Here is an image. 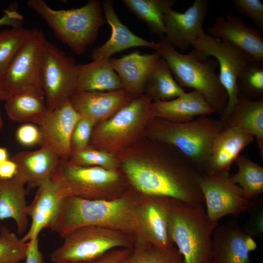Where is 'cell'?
Returning <instances> with one entry per match:
<instances>
[{
	"mask_svg": "<svg viewBox=\"0 0 263 263\" xmlns=\"http://www.w3.org/2000/svg\"><path fill=\"white\" fill-rule=\"evenodd\" d=\"M145 90L146 94L154 101L169 100L186 92L176 81L169 65L162 57L155 64Z\"/></svg>",
	"mask_w": 263,
	"mask_h": 263,
	"instance_id": "cell-30",
	"label": "cell"
},
{
	"mask_svg": "<svg viewBox=\"0 0 263 263\" xmlns=\"http://www.w3.org/2000/svg\"><path fill=\"white\" fill-rule=\"evenodd\" d=\"M239 95L254 100L263 99V63L251 60L243 69L237 80Z\"/></svg>",
	"mask_w": 263,
	"mask_h": 263,
	"instance_id": "cell-34",
	"label": "cell"
},
{
	"mask_svg": "<svg viewBox=\"0 0 263 263\" xmlns=\"http://www.w3.org/2000/svg\"><path fill=\"white\" fill-rule=\"evenodd\" d=\"M25 184L17 174L9 180H0V222L13 219L19 235L25 232L29 224Z\"/></svg>",
	"mask_w": 263,
	"mask_h": 263,
	"instance_id": "cell-26",
	"label": "cell"
},
{
	"mask_svg": "<svg viewBox=\"0 0 263 263\" xmlns=\"http://www.w3.org/2000/svg\"><path fill=\"white\" fill-rule=\"evenodd\" d=\"M223 127L220 119L207 115L184 123L153 118L146 132L151 140L176 149L202 173L208 162L213 140Z\"/></svg>",
	"mask_w": 263,
	"mask_h": 263,
	"instance_id": "cell-3",
	"label": "cell"
},
{
	"mask_svg": "<svg viewBox=\"0 0 263 263\" xmlns=\"http://www.w3.org/2000/svg\"><path fill=\"white\" fill-rule=\"evenodd\" d=\"M138 197V193L131 187L122 196L112 200L65 198L50 229L62 238L86 226L114 229L135 236L138 233L136 214Z\"/></svg>",
	"mask_w": 263,
	"mask_h": 263,
	"instance_id": "cell-2",
	"label": "cell"
},
{
	"mask_svg": "<svg viewBox=\"0 0 263 263\" xmlns=\"http://www.w3.org/2000/svg\"><path fill=\"white\" fill-rule=\"evenodd\" d=\"M78 65L73 57L46 39L40 77L47 109L58 108L75 93Z\"/></svg>",
	"mask_w": 263,
	"mask_h": 263,
	"instance_id": "cell-11",
	"label": "cell"
},
{
	"mask_svg": "<svg viewBox=\"0 0 263 263\" xmlns=\"http://www.w3.org/2000/svg\"><path fill=\"white\" fill-rule=\"evenodd\" d=\"M223 125L238 127L256 137L263 157V99L251 100L239 95L238 103Z\"/></svg>",
	"mask_w": 263,
	"mask_h": 263,
	"instance_id": "cell-29",
	"label": "cell"
},
{
	"mask_svg": "<svg viewBox=\"0 0 263 263\" xmlns=\"http://www.w3.org/2000/svg\"><path fill=\"white\" fill-rule=\"evenodd\" d=\"M63 199L51 179L38 186L34 199L27 206V214L31 223L21 238L23 241L27 242L38 238L43 229L51 227L58 215Z\"/></svg>",
	"mask_w": 263,
	"mask_h": 263,
	"instance_id": "cell-21",
	"label": "cell"
},
{
	"mask_svg": "<svg viewBox=\"0 0 263 263\" xmlns=\"http://www.w3.org/2000/svg\"><path fill=\"white\" fill-rule=\"evenodd\" d=\"M51 179L62 199L112 200L122 196L130 188L118 170L81 166L63 159H60Z\"/></svg>",
	"mask_w": 263,
	"mask_h": 263,
	"instance_id": "cell-7",
	"label": "cell"
},
{
	"mask_svg": "<svg viewBox=\"0 0 263 263\" xmlns=\"http://www.w3.org/2000/svg\"><path fill=\"white\" fill-rule=\"evenodd\" d=\"M8 153L6 148L0 147V164L8 159Z\"/></svg>",
	"mask_w": 263,
	"mask_h": 263,
	"instance_id": "cell-47",
	"label": "cell"
},
{
	"mask_svg": "<svg viewBox=\"0 0 263 263\" xmlns=\"http://www.w3.org/2000/svg\"><path fill=\"white\" fill-rule=\"evenodd\" d=\"M133 98L123 89L112 91L75 93L70 101L82 117L92 121L95 126L115 114Z\"/></svg>",
	"mask_w": 263,
	"mask_h": 263,
	"instance_id": "cell-18",
	"label": "cell"
},
{
	"mask_svg": "<svg viewBox=\"0 0 263 263\" xmlns=\"http://www.w3.org/2000/svg\"><path fill=\"white\" fill-rule=\"evenodd\" d=\"M171 199L138 194L136 214L138 235L150 244L163 248L174 246L169 233Z\"/></svg>",
	"mask_w": 263,
	"mask_h": 263,
	"instance_id": "cell-14",
	"label": "cell"
},
{
	"mask_svg": "<svg viewBox=\"0 0 263 263\" xmlns=\"http://www.w3.org/2000/svg\"><path fill=\"white\" fill-rule=\"evenodd\" d=\"M152 99L145 94L132 99L93 128L89 146L110 153L124 150L146 131L153 118Z\"/></svg>",
	"mask_w": 263,
	"mask_h": 263,
	"instance_id": "cell-8",
	"label": "cell"
},
{
	"mask_svg": "<svg viewBox=\"0 0 263 263\" xmlns=\"http://www.w3.org/2000/svg\"><path fill=\"white\" fill-rule=\"evenodd\" d=\"M26 5L45 21L56 38L78 55L95 41L99 29L106 22L99 0H90L80 7L66 10L53 9L43 0H29Z\"/></svg>",
	"mask_w": 263,
	"mask_h": 263,
	"instance_id": "cell-5",
	"label": "cell"
},
{
	"mask_svg": "<svg viewBox=\"0 0 263 263\" xmlns=\"http://www.w3.org/2000/svg\"><path fill=\"white\" fill-rule=\"evenodd\" d=\"M157 43L159 47L155 52L167 62L179 85L201 93L221 117L228 97L216 72L217 61L203 56L193 48L187 54L181 53L164 37Z\"/></svg>",
	"mask_w": 263,
	"mask_h": 263,
	"instance_id": "cell-4",
	"label": "cell"
},
{
	"mask_svg": "<svg viewBox=\"0 0 263 263\" xmlns=\"http://www.w3.org/2000/svg\"><path fill=\"white\" fill-rule=\"evenodd\" d=\"M63 239L62 244L50 254L54 263L84 261L113 249H131L134 236L114 229L86 226L73 230Z\"/></svg>",
	"mask_w": 263,
	"mask_h": 263,
	"instance_id": "cell-9",
	"label": "cell"
},
{
	"mask_svg": "<svg viewBox=\"0 0 263 263\" xmlns=\"http://www.w3.org/2000/svg\"><path fill=\"white\" fill-rule=\"evenodd\" d=\"M236 11L263 31V4L260 0H233Z\"/></svg>",
	"mask_w": 263,
	"mask_h": 263,
	"instance_id": "cell-39",
	"label": "cell"
},
{
	"mask_svg": "<svg viewBox=\"0 0 263 263\" xmlns=\"http://www.w3.org/2000/svg\"><path fill=\"white\" fill-rule=\"evenodd\" d=\"M17 172V165L12 159H8L0 164V180L11 179Z\"/></svg>",
	"mask_w": 263,
	"mask_h": 263,
	"instance_id": "cell-45",
	"label": "cell"
},
{
	"mask_svg": "<svg viewBox=\"0 0 263 263\" xmlns=\"http://www.w3.org/2000/svg\"><path fill=\"white\" fill-rule=\"evenodd\" d=\"M208 11L207 0H195L184 12L172 8L168 9L164 15V37L167 41L181 51L191 46L203 29Z\"/></svg>",
	"mask_w": 263,
	"mask_h": 263,
	"instance_id": "cell-16",
	"label": "cell"
},
{
	"mask_svg": "<svg viewBox=\"0 0 263 263\" xmlns=\"http://www.w3.org/2000/svg\"><path fill=\"white\" fill-rule=\"evenodd\" d=\"M113 4L112 0H105L102 2L103 14L106 21L111 27V35L105 43L93 51L92 59L109 58L115 54L135 47H149L156 51L159 47L157 42L145 40L132 32L121 21Z\"/></svg>",
	"mask_w": 263,
	"mask_h": 263,
	"instance_id": "cell-23",
	"label": "cell"
},
{
	"mask_svg": "<svg viewBox=\"0 0 263 263\" xmlns=\"http://www.w3.org/2000/svg\"><path fill=\"white\" fill-rule=\"evenodd\" d=\"M29 242H26L5 225L0 226V263H20L26 258Z\"/></svg>",
	"mask_w": 263,
	"mask_h": 263,
	"instance_id": "cell-36",
	"label": "cell"
},
{
	"mask_svg": "<svg viewBox=\"0 0 263 263\" xmlns=\"http://www.w3.org/2000/svg\"><path fill=\"white\" fill-rule=\"evenodd\" d=\"M254 136L236 127H224L215 137L205 171L212 174L228 175L232 163Z\"/></svg>",
	"mask_w": 263,
	"mask_h": 263,
	"instance_id": "cell-20",
	"label": "cell"
},
{
	"mask_svg": "<svg viewBox=\"0 0 263 263\" xmlns=\"http://www.w3.org/2000/svg\"><path fill=\"white\" fill-rule=\"evenodd\" d=\"M125 7L144 21L150 32L158 36L165 33L164 15L172 8L174 0H122Z\"/></svg>",
	"mask_w": 263,
	"mask_h": 263,
	"instance_id": "cell-31",
	"label": "cell"
},
{
	"mask_svg": "<svg viewBox=\"0 0 263 263\" xmlns=\"http://www.w3.org/2000/svg\"><path fill=\"white\" fill-rule=\"evenodd\" d=\"M152 141L144 155L131 154L119 163L131 187L141 195L202 204V173L173 147Z\"/></svg>",
	"mask_w": 263,
	"mask_h": 263,
	"instance_id": "cell-1",
	"label": "cell"
},
{
	"mask_svg": "<svg viewBox=\"0 0 263 263\" xmlns=\"http://www.w3.org/2000/svg\"></svg>",
	"mask_w": 263,
	"mask_h": 263,
	"instance_id": "cell-49",
	"label": "cell"
},
{
	"mask_svg": "<svg viewBox=\"0 0 263 263\" xmlns=\"http://www.w3.org/2000/svg\"><path fill=\"white\" fill-rule=\"evenodd\" d=\"M16 137L18 142L25 147L40 145L41 135L38 127L26 123L21 125L17 130Z\"/></svg>",
	"mask_w": 263,
	"mask_h": 263,
	"instance_id": "cell-41",
	"label": "cell"
},
{
	"mask_svg": "<svg viewBox=\"0 0 263 263\" xmlns=\"http://www.w3.org/2000/svg\"><path fill=\"white\" fill-rule=\"evenodd\" d=\"M109 58H100L87 64L78 65L75 93L112 91L123 89L120 80Z\"/></svg>",
	"mask_w": 263,
	"mask_h": 263,
	"instance_id": "cell-28",
	"label": "cell"
},
{
	"mask_svg": "<svg viewBox=\"0 0 263 263\" xmlns=\"http://www.w3.org/2000/svg\"><path fill=\"white\" fill-rule=\"evenodd\" d=\"M153 118L184 123L196 116L216 113L205 97L196 90L187 93L167 101H154L150 106Z\"/></svg>",
	"mask_w": 263,
	"mask_h": 263,
	"instance_id": "cell-24",
	"label": "cell"
},
{
	"mask_svg": "<svg viewBox=\"0 0 263 263\" xmlns=\"http://www.w3.org/2000/svg\"><path fill=\"white\" fill-rule=\"evenodd\" d=\"M46 40L41 30L31 29L3 75L11 92L30 86L41 89L40 76Z\"/></svg>",
	"mask_w": 263,
	"mask_h": 263,
	"instance_id": "cell-13",
	"label": "cell"
},
{
	"mask_svg": "<svg viewBox=\"0 0 263 263\" xmlns=\"http://www.w3.org/2000/svg\"><path fill=\"white\" fill-rule=\"evenodd\" d=\"M120 263H185L175 246L163 248L135 235L132 247Z\"/></svg>",
	"mask_w": 263,
	"mask_h": 263,
	"instance_id": "cell-32",
	"label": "cell"
},
{
	"mask_svg": "<svg viewBox=\"0 0 263 263\" xmlns=\"http://www.w3.org/2000/svg\"><path fill=\"white\" fill-rule=\"evenodd\" d=\"M38 238L29 241L25 263H44L42 252L39 249Z\"/></svg>",
	"mask_w": 263,
	"mask_h": 263,
	"instance_id": "cell-43",
	"label": "cell"
},
{
	"mask_svg": "<svg viewBox=\"0 0 263 263\" xmlns=\"http://www.w3.org/2000/svg\"><path fill=\"white\" fill-rule=\"evenodd\" d=\"M249 236L234 219L217 225L212 234L211 263H251L246 246Z\"/></svg>",
	"mask_w": 263,
	"mask_h": 263,
	"instance_id": "cell-22",
	"label": "cell"
},
{
	"mask_svg": "<svg viewBox=\"0 0 263 263\" xmlns=\"http://www.w3.org/2000/svg\"><path fill=\"white\" fill-rule=\"evenodd\" d=\"M229 174L202 172L200 187L206 202L207 216L217 223L223 217H237L247 212L252 204L243 195L242 189L233 183Z\"/></svg>",
	"mask_w": 263,
	"mask_h": 263,
	"instance_id": "cell-12",
	"label": "cell"
},
{
	"mask_svg": "<svg viewBox=\"0 0 263 263\" xmlns=\"http://www.w3.org/2000/svg\"><path fill=\"white\" fill-rule=\"evenodd\" d=\"M30 31L21 26L0 31V75H3Z\"/></svg>",
	"mask_w": 263,
	"mask_h": 263,
	"instance_id": "cell-35",
	"label": "cell"
},
{
	"mask_svg": "<svg viewBox=\"0 0 263 263\" xmlns=\"http://www.w3.org/2000/svg\"><path fill=\"white\" fill-rule=\"evenodd\" d=\"M2 126H3V121H2L0 111V131L2 129Z\"/></svg>",
	"mask_w": 263,
	"mask_h": 263,
	"instance_id": "cell-48",
	"label": "cell"
},
{
	"mask_svg": "<svg viewBox=\"0 0 263 263\" xmlns=\"http://www.w3.org/2000/svg\"><path fill=\"white\" fill-rule=\"evenodd\" d=\"M130 249L118 248L111 250L94 259L67 263H120L128 254Z\"/></svg>",
	"mask_w": 263,
	"mask_h": 263,
	"instance_id": "cell-42",
	"label": "cell"
},
{
	"mask_svg": "<svg viewBox=\"0 0 263 263\" xmlns=\"http://www.w3.org/2000/svg\"><path fill=\"white\" fill-rule=\"evenodd\" d=\"M11 94L2 75H0V101H6Z\"/></svg>",
	"mask_w": 263,
	"mask_h": 263,
	"instance_id": "cell-46",
	"label": "cell"
},
{
	"mask_svg": "<svg viewBox=\"0 0 263 263\" xmlns=\"http://www.w3.org/2000/svg\"><path fill=\"white\" fill-rule=\"evenodd\" d=\"M209 35L226 41L255 61H263V38L259 31L231 13L220 14L207 29Z\"/></svg>",
	"mask_w": 263,
	"mask_h": 263,
	"instance_id": "cell-17",
	"label": "cell"
},
{
	"mask_svg": "<svg viewBox=\"0 0 263 263\" xmlns=\"http://www.w3.org/2000/svg\"><path fill=\"white\" fill-rule=\"evenodd\" d=\"M263 202L261 200L252 201V204L247 212L249 219L245 227L243 228L245 232L251 237H263Z\"/></svg>",
	"mask_w": 263,
	"mask_h": 263,
	"instance_id": "cell-40",
	"label": "cell"
},
{
	"mask_svg": "<svg viewBox=\"0 0 263 263\" xmlns=\"http://www.w3.org/2000/svg\"><path fill=\"white\" fill-rule=\"evenodd\" d=\"M235 162L238 170L229 178L233 183L239 184L244 198L252 201L263 192V167L241 154Z\"/></svg>",
	"mask_w": 263,
	"mask_h": 263,
	"instance_id": "cell-33",
	"label": "cell"
},
{
	"mask_svg": "<svg viewBox=\"0 0 263 263\" xmlns=\"http://www.w3.org/2000/svg\"><path fill=\"white\" fill-rule=\"evenodd\" d=\"M94 124L81 116L74 129L71 138L72 153L83 150L89 146Z\"/></svg>",
	"mask_w": 263,
	"mask_h": 263,
	"instance_id": "cell-38",
	"label": "cell"
},
{
	"mask_svg": "<svg viewBox=\"0 0 263 263\" xmlns=\"http://www.w3.org/2000/svg\"><path fill=\"white\" fill-rule=\"evenodd\" d=\"M8 117L19 122H34L47 110L41 89L34 86L11 92L5 101Z\"/></svg>",
	"mask_w": 263,
	"mask_h": 263,
	"instance_id": "cell-27",
	"label": "cell"
},
{
	"mask_svg": "<svg viewBox=\"0 0 263 263\" xmlns=\"http://www.w3.org/2000/svg\"><path fill=\"white\" fill-rule=\"evenodd\" d=\"M60 157L50 148L41 146L33 151L19 152L13 156L17 166L16 174L20 176L29 188L38 187L51 179Z\"/></svg>",
	"mask_w": 263,
	"mask_h": 263,
	"instance_id": "cell-25",
	"label": "cell"
},
{
	"mask_svg": "<svg viewBox=\"0 0 263 263\" xmlns=\"http://www.w3.org/2000/svg\"><path fill=\"white\" fill-rule=\"evenodd\" d=\"M160 57L157 52L141 54L134 51L119 58L110 57L109 60L123 89L134 99L143 94L150 75Z\"/></svg>",
	"mask_w": 263,
	"mask_h": 263,
	"instance_id": "cell-19",
	"label": "cell"
},
{
	"mask_svg": "<svg viewBox=\"0 0 263 263\" xmlns=\"http://www.w3.org/2000/svg\"><path fill=\"white\" fill-rule=\"evenodd\" d=\"M80 117L70 100L53 111L47 109L34 122L41 133L40 145L50 148L60 159H69L72 133Z\"/></svg>",
	"mask_w": 263,
	"mask_h": 263,
	"instance_id": "cell-15",
	"label": "cell"
},
{
	"mask_svg": "<svg viewBox=\"0 0 263 263\" xmlns=\"http://www.w3.org/2000/svg\"><path fill=\"white\" fill-rule=\"evenodd\" d=\"M217 225L209 219L202 204L171 199L170 236L185 263H211L212 234Z\"/></svg>",
	"mask_w": 263,
	"mask_h": 263,
	"instance_id": "cell-6",
	"label": "cell"
},
{
	"mask_svg": "<svg viewBox=\"0 0 263 263\" xmlns=\"http://www.w3.org/2000/svg\"><path fill=\"white\" fill-rule=\"evenodd\" d=\"M68 160L72 163L84 167H99L118 170L119 162L112 154L90 146L85 149L72 153Z\"/></svg>",
	"mask_w": 263,
	"mask_h": 263,
	"instance_id": "cell-37",
	"label": "cell"
},
{
	"mask_svg": "<svg viewBox=\"0 0 263 263\" xmlns=\"http://www.w3.org/2000/svg\"><path fill=\"white\" fill-rule=\"evenodd\" d=\"M4 12V14L0 18V26L10 25L12 27L21 26L23 18L16 10L8 9Z\"/></svg>",
	"mask_w": 263,
	"mask_h": 263,
	"instance_id": "cell-44",
	"label": "cell"
},
{
	"mask_svg": "<svg viewBox=\"0 0 263 263\" xmlns=\"http://www.w3.org/2000/svg\"><path fill=\"white\" fill-rule=\"evenodd\" d=\"M191 46L205 57H213L219 65L220 81L228 97L225 110L220 119L223 124L239 101L237 78L243 69L253 59L230 43L209 35L203 29Z\"/></svg>",
	"mask_w": 263,
	"mask_h": 263,
	"instance_id": "cell-10",
	"label": "cell"
}]
</instances>
